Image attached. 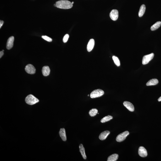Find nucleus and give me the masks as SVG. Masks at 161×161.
<instances>
[{
	"instance_id": "nucleus-1",
	"label": "nucleus",
	"mask_w": 161,
	"mask_h": 161,
	"mask_svg": "<svg viewBox=\"0 0 161 161\" xmlns=\"http://www.w3.org/2000/svg\"><path fill=\"white\" fill-rule=\"evenodd\" d=\"M56 7L57 8L62 9H69L73 6V4L70 1L63 0L57 1L56 3Z\"/></svg>"
},
{
	"instance_id": "nucleus-26",
	"label": "nucleus",
	"mask_w": 161,
	"mask_h": 161,
	"mask_svg": "<svg viewBox=\"0 0 161 161\" xmlns=\"http://www.w3.org/2000/svg\"><path fill=\"white\" fill-rule=\"evenodd\" d=\"M3 55V52H2V51H1V52H0V58H1V57H2V56Z\"/></svg>"
},
{
	"instance_id": "nucleus-8",
	"label": "nucleus",
	"mask_w": 161,
	"mask_h": 161,
	"mask_svg": "<svg viewBox=\"0 0 161 161\" xmlns=\"http://www.w3.org/2000/svg\"><path fill=\"white\" fill-rule=\"evenodd\" d=\"M139 155L140 156L144 158L147 155V150L144 147H140L139 148L138 151Z\"/></svg>"
},
{
	"instance_id": "nucleus-22",
	"label": "nucleus",
	"mask_w": 161,
	"mask_h": 161,
	"mask_svg": "<svg viewBox=\"0 0 161 161\" xmlns=\"http://www.w3.org/2000/svg\"><path fill=\"white\" fill-rule=\"evenodd\" d=\"M112 58H113V60L114 61L116 65L117 66H120V62L119 58L115 56H113Z\"/></svg>"
},
{
	"instance_id": "nucleus-4",
	"label": "nucleus",
	"mask_w": 161,
	"mask_h": 161,
	"mask_svg": "<svg viewBox=\"0 0 161 161\" xmlns=\"http://www.w3.org/2000/svg\"><path fill=\"white\" fill-rule=\"evenodd\" d=\"M129 134V132L128 131H125L119 134L117 137L116 141L118 142H121L124 141Z\"/></svg>"
},
{
	"instance_id": "nucleus-16",
	"label": "nucleus",
	"mask_w": 161,
	"mask_h": 161,
	"mask_svg": "<svg viewBox=\"0 0 161 161\" xmlns=\"http://www.w3.org/2000/svg\"><path fill=\"white\" fill-rule=\"evenodd\" d=\"M80 152L82 156L84 159H86V157L85 152V149L83 147V145L81 144L79 146Z\"/></svg>"
},
{
	"instance_id": "nucleus-3",
	"label": "nucleus",
	"mask_w": 161,
	"mask_h": 161,
	"mask_svg": "<svg viewBox=\"0 0 161 161\" xmlns=\"http://www.w3.org/2000/svg\"><path fill=\"white\" fill-rule=\"evenodd\" d=\"M104 92L103 90L98 89L94 90L90 94L91 98H93L101 97L104 94Z\"/></svg>"
},
{
	"instance_id": "nucleus-30",
	"label": "nucleus",
	"mask_w": 161,
	"mask_h": 161,
	"mask_svg": "<svg viewBox=\"0 0 161 161\" xmlns=\"http://www.w3.org/2000/svg\"></svg>"
},
{
	"instance_id": "nucleus-18",
	"label": "nucleus",
	"mask_w": 161,
	"mask_h": 161,
	"mask_svg": "<svg viewBox=\"0 0 161 161\" xmlns=\"http://www.w3.org/2000/svg\"><path fill=\"white\" fill-rule=\"evenodd\" d=\"M146 10V6L144 5H142L140 7L139 11L138 13L139 17H141L143 16L145 13Z\"/></svg>"
},
{
	"instance_id": "nucleus-14",
	"label": "nucleus",
	"mask_w": 161,
	"mask_h": 161,
	"mask_svg": "<svg viewBox=\"0 0 161 161\" xmlns=\"http://www.w3.org/2000/svg\"><path fill=\"white\" fill-rule=\"evenodd\" d=\"M60 136L62 140L64 141H66L67 140L66 134L65 129L63 128L60 129L59 132Z\"/></svg>"
},
{
	"instance_id": "nucleus-11",
	"label": "nucleus",
	"mask_w": 161,
	"mask_h": 161,
	"mask_svg": "<svg viewBox=\"0 0 161 161\" xmlns=\"http://www.w3.org/2000/svg\"><path fill=\"white\" fill-rule=\"evenodd\" d=\"M95 45V41L93 39H91L89 41L87 45V49L88 52H91L93 49Z\"/></svg>"
},
{
	"instance_id": "nucleus-5",
	"label": "nucleus",
	"mask_w": 161,
	"mask_h": 161,
	"mask_svg": "<svg viewBox=\"0 0 161 161\" xmlns=\"http://www.w3.org/2000/svg\"><path fill=\"white\" fill-rule=\"evenodd\" d=\"M154 56V54L151 53L144 56L142 59V64L144 65L147 64L150 61L153 59Z\"/></svg>"
},
{
	"instance_id": "nucleus-2",
	"label": "nucleus",
	"mask_w": 161,
	"mask_h": 161,
	"mask_svg": "<svg viewBox=\"0 0 161 161\" xmlns=\"http://www.w3.org/2000/svg\"><path fill=\"white\" fill-rule=\"evenodd\" d=\"M25 101L28 104L33 105L38 102L39 100L33 95L30 94L27 96L25 99Z\"/></svg>"
},
{
	"instance_id": "nucleus-29",
	"label": "nucleus",
	"mask_w": 161,
	"mask_h": 161,
	"mask_svg": "<svg viewBox=\"0 0 161 161\" xmlns=\"http://www.w3.org/2000/svg\"><path fill=\"white\" fill-rule=\"evenodd\" d=\"M2 51L3 52H4V50H2Z\"/></svg>"
},
{
	"instance_id": "nucleus-9",
	"label": "nucleus",
	"mask_w": 161,
	"mask_h": 161,
	"mask_svg": "<svg viewBox=\"0 0 161 161\" xmlns=\"http://www.w3.org/2000/svg\"><path fill=\"white\" fill-rule=\"evenodd\" d=\"M14 39V37L13 36H11L8 39L6 45V48L7 49L10 50L12 48Z\"/></svg>"
},
{
	"instance_id": "nucleus-23",
	"label": "nucleus",
	"mask_w": 161,
	"mask_h": 161,
	"mask_svg": "<svg viewBox=\"0 0 161 161\" xmlns=\"http://www.w3.org/2000/svg\"><path fill=\"white\" fill-rule=\"evenodd\" d=\"M42 38L44 39V40H46L48 42H52V38H51L48 37L47 36H41Z\"/></svg>"
},
{
	"instance_id": "nucleus-6",
	"label": "nucleus",
	"mask_w": 161,
	"mask_h": 161,
	"mask_svg": "<svg viewBox=\"0 0 161 161\" xmlns=\"http://www.w3.org/2000/svg\"><path fill=\"white\" fill-rule=\"evenodd\" d=\"M25 69L26 72L29 74H34L36 73V69L32 64H28L25 67Z\"/></svg>"
},
{
	"instance_id": "nucleus-7",
	"label": "nucleus",
	"mask_w": 161,
	"mask_h": 161,
	"mask_svg": "<svg viewBox=\"0 0 161 161\" xmlns=\"http://www.w3.org/2000/svg\"><path fill=\"white\" fill-rule=\"evenodd\" d=\"M109 16L112 20H116L119 17V12L116 9L113 10L110 13Z\"/></svg>"
},
{
	"instance_id": "nucleus-27",
	"label": "nucleus",
	"mask_w": 161,
	"mask_h": 161,
	"mask_svg": "<svg viewBox=\"0 0 161 161\" xmlns=\"http://www.w3.org/2000/svg\"><path fill=\"white\" fill-rule=\"evenodd\" d=\"M158 102H161V96L158 99Z\"/></svg>"
},
{
	"instance_id": "nucleus-10",
	"label": "nucleus",
	"mask_w": 161,
	"mask_h": 161,
	"mask_svg": "<svg viewBox=\"0 0 161 161\" xmlns=\"http://www.w3.org/2000/svg\"><path fill=\"white\" fill-rule=\"evenodd\" d=\"M124 106L130 111L133 112L134 110V107L133 105L130 102L125 101L123 103Z\"/></svg>"
},
{
	"instance_id": "nucleus-28",
	"label": "nucleus",
	"mask_w": 161,
	"mask_h": 161,
	"mask_svg": "<svg viewBox=\"0 0 161 161\" xmlns=\"http://www.w3.org/2000/svg\"><path fill=\"white\" fill-rule=\"evenodd\" d=\"M74 2H72V4H74Z\"/></svg>"
},
{
	"instance_id": "nucleus-15",
	"label": "nucleus",
	"mask_w": 161,
	"mask_h": 161,
	"mask_svg": "<svg viewBox=\"0 0 161 161\" xmlns=\"http://www.w3.org/2000/svg\"><path fill=\"white\" fill-rule=\"evenodd\" d=\"M158 83V80L157 79H154L149 80L146 84L147 86H152L157 85Z\"/></svg>"
},
{
	"instance_id": "nucleus-24",
	"label": "nucleus",
	"mask_w": 161,
	"mask_h": 161,
	"mask_svg": "<svg viewBox=\"0 0 161 161\" xmlns=\"http://www.w3.org/2000/svg\"><path fill=\"white\" fill-rule=\"evenodd\" d=\"M69 37V35L68 34H66L63 37V41L64 43H66L68 41Z\"/></svg>"
},
{
	"instance_id": "nucleus-13",
	"label": "nucleus",
	"mask_w": 161,
	"mask_h": 161,
	"mask_svg": "<svg viewBox=\"0 0 161 161\" xmlns=\"http://www.w3.org/2000/svg\"><path fill=\"white\" fill-rule=\"evenodd\" d=\"M110 132L109 131H105L101 133L100 134L99 138L100 140L103 141L107 138V136L109 135Z\"/></svg>"
},
{
	"instance_id": "nucleus-20",
	"label": "nucleus",
	"mask_w": 161,
	"mask_h": 161,
	"mask_svg": "<svg viewBox=\"0 0 161 161\" xmlns=\"http://www.w3.org/2000/svg\"><path fill=\"white\" fill-rule=\"evenodd\" d=\"M113 119V117L111 116L108 115L107 116L104 117L101 121V122L104 123L106 122L109 121Z\"/></svg>"
},
{
	"instance_id": "nucleus-31",
	"label": "nucleus",
	"mask_w": 161,
	"mask_h": 161,
	"mask_svg": "<svg viewBox=\"0 0 161 161\" xmlns=\"http://www.w3.org/2000/svg\"><path fill=\"white\" fill-rule=\"evenodd\" d=\"M88 96H89V95H88Z\"/></svg>"
},
{
	"instance_id": "nucleus-25",
	"label": "nucleus",
	"mask_w": 161,
	"mask_h": 161,
	"mask_svg": "<svg viewBox=\"0 0 161 161\" xmlns=\"http://www.w3.org/2000/svg\"><path fill=\"white\" fill-rule=\"evenodd\" d=\"M4 23V22L3 21L0 20V29H1V27L3 25Z\"/></svg>"
},
{
	"instance_id": "nucleus-19",
	"label": "nucleus",
	"mask_w": 161,
	"mask_h": 161,
	"mask_svg": "<svg viewBox=\"0 0 161 161\" xmlns=\"http://www.w3.org/2000/svg\"><path fill=\"white\" fill-rule=\"evenodd\" d=\"M161 25V22L160 21L157 22L151 26V30L152 31H154V30H157L160 27Z\"/></svg>"
},
{
	"instance_id": "nucleus-17",
	"label": "nucleus",
	"mask_w": 161,
	"mask_h": 161,
	"mask_svg": "<svg viewBox=\"0 0 161 161\" xmlns=\"http://www.w3.org/2000/svg\"><path fill=\"white\" fill-rule=\"evenodd\" d=\"M119 158V155L114 154L111 155L108 157L107 161H116Z\"/></svg>"
},
{
	"instance_id": "nucleus-21",
	"label": "nucleus",
	"mask_w": 161,
	"mask_h": 161,
	"mask_svg": "<svg viewBox=\"0 0 161 161\" xmlns=\"http://www.w3.org/2000/svg\"><path fill=\"white\" fill-rule=\"evenodd\" d=\"M98 111L96 109H92L90 111L89 114L91 117H94L98 113Z\"/></svg>"
},
{
	"instance_id": "nucleus-12",
	"label": "nucleus",
	"mask_w": 161,
	"mask_h": 161,
	"mask_svg": "<svg viewBox=\"0 0 161 161\" xmlns=\"http://www.w3.org/2000/svg\"><path fill=\"white\" fill-rule=\"evenodd\" d=\"M42 72L44 76H48L50 73V69L49 67L48 66H44L42 68Z\"/></svg>"
}]
</instances>
